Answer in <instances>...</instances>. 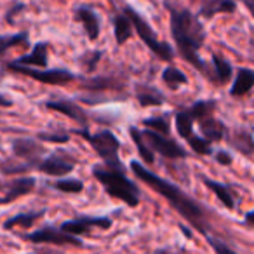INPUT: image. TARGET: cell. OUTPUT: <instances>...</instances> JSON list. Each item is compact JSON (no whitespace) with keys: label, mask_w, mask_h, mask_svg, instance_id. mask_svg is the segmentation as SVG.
Wrapping results in <instances>:
<instances>
[{"label":"cell","mask_w":254,"mask_h":254,"mask_svg":"<svg viewBox=\"0 0 254 254\" xmlns=\"http://www.w3.org/2000/svg\"><path fill=\"white\" fill-rule=\"evenodd\" d=\"M141 124L145 126V129L155 131V132H159V134H162V136H169V132H171L169 122H167V119H164V117H150V119L143 120Z\"/></svg>","instance_id":"obj_29"},{"label":"cell","mask_w":254,"mask_h":254,"mask_svg":"<svg viewBox=\"0 0 254 254\" xmlns=\"http://www.w3.org/2000/svg\"><path fill=\"white\" fill-rule=\"evenodd\" d=\"M129 134H131L134 145L138 146V152H139V155L143 157V160L152 166V164L155 162V155H153V152L148 148V145L145 143V139H143V136H141V131H139L138 127L132 126V127H129Z\"/></svg>","instance_id":"obj_27"},{"label":"cell","mask_w":254,"mask_h":254,"mask_svg":"<svg viewBox=\"0 0 254 254\" xmlns=\"http://www.w3.org/2000/svg\"><path fill=\"white\" fill-rule=\"evenodd\" d=\"M162 82L169 89L176 91V89H180L181 85L187 84L188 77L183 73V71L180 70V68H176V66H167V68H164V71H162Z\"/></svg>","instance_id":"obj_26"},{"label":"cell","mask_w":254,"mask_h":254,"mask_svg":"<svg viewBox=\"0 0 254 254\" xmlns=\"http://www.w3.org/2000/svg\"><path fill=\"white\" fill-rule=\"evenodd\" d=\"M166 9L169 11L171 33H173L180 56L211 80V70L198 56V51L202 49L205 42V30L202 23L187 7H178V5L166 2Z\"/></svg>","instance_id":"obj_1"},{"label":"cell","mask_w":254,"mask_h":254,"mask_svg":"<svg viewBox=\"0 0 254 254\" xmlns=\"http://www.w3.org/2000/svg\"><path fill=\"white\" fill-rule=\"evenodd\" d=\"M202 181H204V185L209 188V190L212 191V193L218 197V200L221 202L223 205H225L226 209H233L235 207V198H233V193L232 190H230L226 185L223 183H218V181H212L209 180V178H202Z\"/></svg>","instance_id":"obj_22"},{"label":"cell","mask_w":254,"mask_h":254,"mask_svg":"<svg viewBox=\"0 0 254 254\" xmlns=\"http://www.w3.org/2000/svg\"><path fill=\"white\" fill-rule=\"evenodd\" d=\"M244 2H246V5H247V9H249L251 12H253V0H244Z\"/></svg>","instance_id":"obj_39"},{"label":"cell","mask_w":254,"mask_h":254,"mask_svg":"<svg viewBox=\"0 0 254 254\" xmlns=\"http://www.w3.org/2000/svg\"><path fill=\"white\" fill-rule=\"evenodd\" d=\"M101 56H103L101 51H87V53H84L80 58H78V64H80L85 71H92L96 66H98Z\"/></svg>","instance_id":"obj_33"},{"label":"cell","mask_w":254,"mask_h":254,"mask_svg":"<svg viewBox=\"0 0 254 254\" xmlns=\"http://www.w3.org/2000/svg\"><path fill=\"white\" fill-rule=\"evenodd\" d=\"M253 223H254V212L253 211H249L246 214V225L249 226V228H253Z\"/></svg>","instance_id":"obj_37"},{"label":"cell","mask_w":254,"mask_h":254,"mask_svg":"<svg viewBox=\"0 0 254 254\" xmlns=\"http://www.w3.org/2000/svg\"><path fill=\"white\" fill-rule=\"evenodd\" d=\"M141 136L152 152L160 153L166 159H187L188 157V152H185L183 146L169 136H162L155 131H150V129H143Z\"/></svg>","instance_id":"obj_8"},{"label":"cell","mask_w":254,"mask_h":254,"mask_svg":"<svg viewBox=\"0 0 254 254\" xmlns=\"http://www.w3.org/2000/svg\"><path fill=\"white\" fill-rule=\"evenodd\" d=\"M12 152L16 159H21L28 167H37V164L44 159V146L32 138H18L12 141Z\"/></svg>","instance_id":"obj_10"},{"label":"cell","mask_w":254,"mask_h":254,"mask_svg":"<svg viewBox=\"0 0 254 254\" xmlns=\"http://www.w3.org/2000/svg\"><path fill=\"white\" fill-rule=\"evenodd\" d=\"M228 139L233 148H237L240 153H244V155L251 159V155H253V136H251L249 131H246V129L235 131Z\"/></svg>","instance_id":"obj_24"},{"label":"cell","mask_w":254,"mask_h":254,"mask_svg":"<svg viewBox=\"0 0 254 254\" xmlns=\"http://www.w3.org/2000/svg\"><path fill=\"white\" fill-rule=\"evenodd\" d=\"M84 87L91 89V91H106V89H115L119 87L117 80L108 77H98V78H89L84 82Z\"/></svg>","instance_id":"obj_32"},{"label":"cell","mask_w":254,"mask_h":254,"mask_svg":"<svg viewBox=\"0 0 254 254\" xmlns=\"http://www.w3.org/2000/svg\"><path fill=\"white\" fill-rule=\"evenodd\" d=\"M214 159H216V162L221 164V166H232V162H233L232 153L226 152V150H218L216 155H214Z\"/></svg>","instance_id":"obj_35"},{"label":"cell","mask_w":254,"mask_h":254,"mask_svg":"<svg viewBox=\"0 0 254 254\" xmlns=\"http://www.w3.org/2000/svg\"><path fill=\"white\" fill-rule=\"evenodd\" d=\"M75 134L82 136L89 145L92 146L96 153L103 159L105 166H122V160L119 159V150H120V141L112 131H99L96 134H91L87 127H82L73 131Z\"/></svg>","instance_id":"obj_5"},{"label":"cell","mask_w":254,"mask_h":254,"mask_svg":"<svg viewBox=\"0 0 254 254\" xmlns=\"http://www.w3.org/2000/svg\"><path fill=\"white\" fill-rule=\"evenodd\" d=\"M174 122H176V131L178 134L181 136L183 139H187V143L190 145V148L193 150L195 153H198V155H209L211 152V143L205 141L202 136H197L193 131V119H191L190 112L187 110H180V112L176 113V119H174Z\"/></svg>","instance_id":"obj_7"},{"label":"cell","mask_w":254,"mask_h":254,"mask_svg":"<svg viewBox=\"0 0 254 254\" xmlns=\"http://www.w3.org/2000/svg\"><path fill=\"white\" fill-rule=\"evenodd\" d=\"M46 108L54 110V112L68 117V119L73 120V122L80 124L82 127H87V115H85L84 110H82L77 103L71 101V99L60 98V99H53V101H46Z\"/></svg>","instance_id":"obj_14"},{"label":"cell","mask_w":254,"mask_h":254,"mask_svg":"<svg viewBox=\"0 0 254 254\" xmlns=\"http://www.w3.org/2000/svg\"><path fill=\"white\" fill-rule=\"evenodd\" d=\"M46 214L44 211H37V212H21V214H16L12 218H9L7 221L4 223L5 230H12L16 226H21V228H32V225L40 219L42 216Z\"/></svg>","instance_id":"obj_25"},{"label":"cell","mask_w":254,"mask_h":254,"mask_svg":"<svg viewBox=\"0 0 254 254\" xmlns=\"http://www.w3.org/2000/svg\"><path fill=\"white\" fill-rule=\"evenodd\" d=\"M7 68L16 73H21L25 77H30L33 80L40 82V84L47 85H64L75 78L71 71L64 70V68H51V70H44V68H30V66H19V64L7 63Z\"/></svg>","instance_id":"obj_6"},{"label":"cell","mask_w":254,"mask_h":254,"mask_svg":"<svg viewBox=\"0 0 254 254\" xmlns=\"http://www.w3.org/2000/svg\"><path fill=\"white\" fill-rule=\"evenodd\" d=\"M205 239H207L209 246H211L212 249H214V253H216V254H237L235 251H233L232 247L228 246V244L223 242V240H219V239H216V237L207 235Z\"/></svg>","instance_id":"obj_34"},{"label":"cell","mask_w":254,"mask_h":254,"mask_svg":"<svg viewBox=\"0 0 254 254\" xmlns=\"http://www.w3.org/2000/svg\"><path fill=\"white\" fill-rule=\"evenodd\" d=\"M35 188V178L23 176L14 180L7 188V193L0 198V204H11V202L18 200L19 197H25V195L32 193V190Z\"/></svg>","instance_id":"obj_17"},{"label":"cell","mask_w":254,"mask_h":254,"mask_svg":"<svg viewBox=\"0 0 254 254\" xmlns=\"http://www.w3.org/2000/svg\"><path fill=\"white\" fill-rule=\"evenodd\" d=\"M254 85V71L251 68H239L233 80L232 87H230V96L233 98H242V96L249 94L251 89Z\"/></svg>","instance_id":"obj_18"},{"label":"cell","mask_w":254,"mask_h":254,"mask_svg":"<svg viewBox=\"0 0 254 254\" xmlns=\"http://www.w3.org/2000/svg\"><path fill=\"white\" fill-rule=\"evenodd\" d=\"M195 122H198L200 134L207 143H218L226 138L225 124H223L221 120L216 119L214 115H205V117H202V119L195 120Z\"/></svg>","instance_id":"obj_15"},{"label":"cell","mask_w":254,"mask_h":254,"mask_svg":"<svg viewBox=\"0 0 254 254\" xmlns=\"http://www.w3.org/2000/svg\"><path fill=\"white\" fill-rule=\"evenodd\" d=\"M56 190L63 191V193H80L84 190V183L80 180H75V178H66V180H58L53 185Z\"/></svg>","instance_id":"obj_30"},{"label":"cell","mask_w":254,"mask_h":254,"mask_svg":"<svg viewBox=\"0 0 254 254\" xmlns=\"http://www.w3.org/2000/svg\"><path fill=\"white\" fill-rule=\"evenodd\" d=\"M28 42V33H14V35H4L0 37V54H5L12 47L23 46V44Z\"/></svg>","instance_id":"obj_28"},{"label":"cell","mask_w":254,"mask_h":254,"mask_svg":"<svg viewBox=\"0 0 254 254\" xmlns=\"http://www.w3.org/2000/svg\"><path fill=\"white\" fill-rule=\"evenodd\" d=\"M73 162L70 159H66L64 153H60L58 150L56 153H51V155L44 157L39 164H37V169L40 173L47 174V176H54V178H61L66 176L73 171Z\"/></svg>","instance_id":"obj_12"},{"label":"cell","mask_w":254,"mask_h":254,"mask_svg":"<svg viewBox=\"0 0 254 254\" xmlns=\"http://www.w3.org/2000/svg\"><path fill=\"white\" fill-rule=\"evenodd\" d=\"M180 228H181V232H183L185 235L188 237V239H191V232H190V228H188V226H185V225H180Z\"/></svg>","instance_id":"obj_38"},{"label":"cell","mask_w":254,"mask_h":254,"mask_svg":"<svg viewBox=\"0 0 254 254\" xmlns=\"http://www.w3.org/2000/svg\"><path fill=\"white\" fill-rule=\"evenodd\" d=\"M233 68L228 60L221 58L219 54H212V70H211V82L216 84H226L232 78Z\"/></svg>","instance_id":"obj_21"},{"label":"cell","mask_w":254,"mask_h":254,"mask_svg":"<svg viewBox=\"0 0 254 254\" xmlns=\"http://www.w3.org/2000/svg\"><path fill=\"white\" fill-rule=\"evenodd\" d=\"M112 226V219L110 218H92V216H80V218L68 219L60 226L64 233H70L73 237L84 235V233L91 232L92 228H101L108 230Z\"/></svg>","instance_id":"obj_11"},{"label":"cell","mask_w":254,"mask_h":254,"mask_svg":"<svg viewBox=\"0 0 254 254\" xmlns=\"http://www.w3.org/2000/svg\"><path fill=\"white\" fill-rule=\"evenodd\" d=\"M12 99H9L5 94H0V108H11Z\"/></svg>","instance_id":"obj_36"},{"label":"cell","mask_w":254,"mask_h":254,"mask_svg":"<svg viewBox=\"0 0 254 254\" xmlns=\"http://www.w3.org/2000/svg\"><path fill=\"white\" fill-rule=\"evenodd\" d=\"M153 254H174V253H171V251H166V249H160V251H157V253H153Z\"/></svg>","instance_id":"obj_41"},{"label":"cell","mask_w":254,"mask_h":254,"mask_svg":"<svg viewBox=\"0 0 254 254\" xmlns=\"http://www.w3.org/2000/svg\"><path fill=\"white\" fill-rule=\"evenodd\" d=\"M131 171L136 174V178L143 181V183L148 185L152 190H155L159 195H162L169 205L181 216L185 218L195 230L202 233L204 237L209 235V225L207 218H205V211L200 204L193 200L191 197H188L180 187H176L171 181L164 180V178L157 176L155 173H152L150 169H146L141 162L138 160H132L131 162Z\"/></svg>","instance_id":"obj_2"},{"label":"cell","mask_w":254,"mask_h":254,"mask_svg":"<svg viewBox=\"0 0 254 254\" xmlns=\"http://www.w3.org/2000/svg\"><path fill=\"white\" fill-rule=\"evenodd\" d=\"M39 254H63V253H60V251H42Z\"/></svg>","instance_id":"obj_40"},{"label":"cell","mask_w":254,"mask_h":254,"mask_svg":"<svg viewBox=\"0 0 254 254\" xmlns=\"http://www.w3.org/2000/svg\"><path fill=\"white\" fill-rule=\"evenodd\" d=\"M14 64H19V66H37V68H47V63H49V44L47 42H37L35 46L32 47V53L25 54V56L18 58L16 61H12Z\"/></svg>","instance_id":"obj_16"},{"label":"cell","mask_w":254,"mask_h":254,"mask_svg":"<svg viewBox=\"0 0 254 254\" xmlns=\"http://www.w3.org/2000/svg\"><path fill=\"white\" fill-rule=\"evenodd\" d=\"M113 33H115L117 46H124L132 35V25L126 14L113 16Z\"/></svg>","instance_id":"obj_23"},{"label":"cell","mask_w":254,"mask_h":254,"mask_svg":"<svg viewBox=\"0 0 254 254\" xmlns=\"http://www.w3.org/2000/svg\"><path fill=\"white\" fill-rule=\"evenodd\" d=\"M235 0H204L198 14L205 19H211L216 14H226V12L232 14V12H235Z\"/></svg>","instance_id":"obj_19"},{"label":"cell","mask_w":254,"mask_h":254,"mask_svg":"<svg viewBox=\"0 0 254 254\" xmlns=\"http://www.w3.org/2000/svg\"><path fill=\"white\" fill-rule=\"evenodd\" d=\"M37 138H39L40 141L60 143V145L70 141V134H68L66 131H63V129H54V131H42V132H39V134H37Z\"/></svg>","instance_id":"obj_31"},{"label":"cell","mask_w":254,"mask_h":254,"mask_svg":"<svg viewBox=\"0 0 254 254\" xmlns=\"http://www.w3.org/2000/svg\"><path fill=\"white\" fill-rule=\"evenodd\" d=\"M92 176L99 181L110 197L124 202L129 207L139 205V188L126 174V166H105L96 164L92 167Z\"/></svg>","instance_id":"obj_3"},{"label":"cell","mask_w":254,"mask_h":254,"mask_svg":"<svg viewBox=\"0 0 254 254\" xmlns=\"http://www.w3.org/2000/svg\"><path fill=\"white\" fill-rule=\"evenodd\" d=\"M136 99L143 108H148V106H160L164 105L166 98L159 89L152 87V85H138L136 89Z\"/></svg>","instance_id":"obj_20"},{"label":"cell","mask_w":254,"mask_h":254,"mask_svg":"<svg viewBox=\"0 0 254 254\" xmlns=\"http://www.w3.org/2000/svg\"><path fill=\"white\" fill-rule=\"evenodd\" d=\"M25 239L33 244H54V246H75V247L84 246L78 237L64 233L63 230L56 228V226H42V228L35 230V232L26 233Z\"/></svg>","instance_id":"obj_9"},{"label":"cell","mask_w":254,"mask_h":254,"mask_svg":"<svg viewBox=\"0 0 254 254\" xmlns=\"http://www.w3.org/2000/svg\"><path fill=\"white\" fill-rule=\"evenodd\" d=\"M124 14L129 18V21H131V25H132V30L138 33L139 39L145 42V46L148 47V49L152 51L159 60L173 61V58H174L173 47H171L169 44L162 42V40L157 37V33L153 32V28L150 26V23L146 21V19L143 18L138 11H134L131 5H126V7H124Z\"/></svg>","instance_id":"obj_4"},{"label":"cell","mask_w":254,"mask_h":254,"mask_svg":"<svg viewBox=\"0 0 254 254\" xmlns=\"http://www.w3.org/2000/svg\"><path fill=\"white\" fill-rule=\"evenodd\" d=\"M73 19L84 26V32L89 40H98L101 33V19L94 9L89 5H78L73 11Z\"/></svg>","instance_id":"obj_13"}]
</instances>
